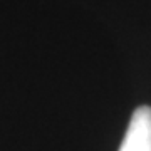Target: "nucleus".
I'll use <instances>...</instances> for the list:
<instances>
[{"label": "nucleus", "mask_w": 151, "mask_h": 151, "mask_svg": "<svg viewBox=\"0 0 151 151\" xmlns=\"http://www.w3.org/2000/svg\"><path fill=\"white\" fill-rule=\"evenodd\" d=\"M119 151H151V108L139 106L131 116Z\"/></svg>", "instance_id": "nucleus-1"}]
</instances>
